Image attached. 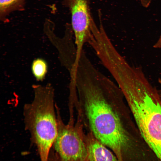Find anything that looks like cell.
Returning <instances> with one entry per match:
<instances>
[{
	"mask_svg": "<svg viewBox=\"0 0 161 161\" xmlns=\"http://www.w3.org/2000/svg\"><path fill=\"white\" fill-rule=\"evenodd\" d=\"M56 108L58 132L54 145L60 161H86L85 133L81 119L77 116L75 122L69 119L65 124L57 106Z\"/></svg>",
	"mask_w": 161,
	"mask_h": 161,
	"instance_id": "obj_4",
	"label": "cell"
},
{
	"mask_svg": "<svg viewBox=\"0 0 161 161\" xmlns=\"http://www.w3.org/2000/svg\"><path fill=\"white\" fill-rule=\"evenodd\" d=\"M33 100L24 108L25 127L36 143L41 161H48L58 132L54 90L48 85L33 86Z\"/></svg>",
	"mask_w": 161,
	"mask_h": 161,
	"instance_id": "obj_3",
	"label": "cell"
},
{
	"mask_svg": "<svg viewBox=\"0 0 161 161\" xmlns=\"http://www.w3.org/2000/svg\"><path fill=\"white\" fill-rule=\"evenodd\" d=\"M85 140L87 153L86 161H119L116 156L91 132L85 134Z\"/></svg>",
	"mask_w": 161,
	"mask_h": 161,
	"instance_id": "obj_6",
	"label": "cell"
},
{
	"mask_svg": "<svg viewBox=\"0 0 161 161\" xmlns=\"http://www.w3.org/2000/svg\"><path fill=\"white\" fill-rule=\"evenodd\" d=\"M71 15V27L77 53L80 55L92 35L91 16L87 0H64Z\"/></svg>",
	"mask_w": 161,
	"mask_h": 161,
	"instance_id": "obj_5",
	"label": "cell"
},
{
	"mask_svg": "<svg viewBox=\"0 0 161 161\" xmlns=\"http://www.w3.org/2000/svg\"><path fill=\"white\" fill-rule=\"evenodd\" d=\"M144 141L161 161V96L147 81L137 82L122 90Z\"/></svg>",
	"mask_w": 161,
	"mask_h": 161,
	"instance_id": "obj_2",
	"label": "cell"
},
{
	"mask_svg": "<svg viewBox=\"0 0 161 161\" xmlns=\"http://www.w3.org/2000/svg\"><path fill=\"white\" fill-rule=\"evenodd\" d=\"M154 47L155 48L161 49V34L157 41L154 45Z\"/></svg>",
	"mask_w": 161,
	"mask_h": 161,
	"instance_id": "obj_9",
	"label": "cell"
},
{
	"mask_svg": "<svg viewBox=\"0 0 161 161\" xmlns=\"http://www.w3.org/2000/svg\"><path fill=\"white\" fill-rule=\"evenodd\" d=\"M77 115L84 128L113 152L119 161L138 149L144 140L118 86L89 60L76 70Z\"/></svg>",
	"mask_w": 161,
	"mask_h": 161,
	"instance_id": "obj_1",
	"label": "cell"
},
{
	"mask_svg": "<svg viewBox=\"0 0 161 161\" xmlns=\"http://www.w3.org/2000/svg\"><path fill=\"white\" fill-rule=\"evenodd\" d=\"M24 0H0V14L1 17L17 7Z\"/></svg>",
	"mask_w": 161,
	"mask_h": 161,
	"instance_id": "obj_8",
	"label": "cell"
},
{
	"mask_svg": "<svg viewBox=\"0 0 161 161\" xmlns=\"http://www.w3.org/2000/svg\"><path fill=\"white\" fill-rule=\"evenodd\" d=\"M48 64L44 59L38 58L31 64V70L33 76L38 81H42L45 78L48 71Z\"/></svg>",
	"mask_w": 161,
	"mask_h": 161,
	"instance_id": "obj_7",
	"label": "cell"
},
{
	"mask_svg": "<svg viewBox=\"0 0 161 161\" xmlns=\"http://www.w3.org/2000/svg\"><path fill=\"white\" fill-rule=\"evenodd\" d=\"M158 82L160 84L161 87V78H160L159 79ZM159 92H160V95H161V89H160V91H159Z\"/></svg>",
	"mask_w": 161,
	"mask_h": 161,
	"instance_id": "obj_11",
	"label": "cell"
},
{
	"mask_svg": "<svg viewBox=\"0 0 161 161\" xmlns=\"http://www.w3.org/2000/svg\"><path fill=\"white\" fill-rule=\"evenodd\" d=\"M48 161H60L58 156L52 155L51 158H49Z\"/></svg>",
	"mask_w": 161,
	"mask_h": 161,
	"instance_id": "obj_10",
	"label": "cell"
}]
</instances>
